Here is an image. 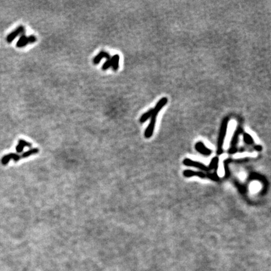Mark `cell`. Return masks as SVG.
Masks as SVG:
<instances>
[{
    "mask_svg": "<svg viewBox=\"0 0 271 271\" xmlns=\"http://www.w3.org/2000/svg\"><path fill=\"white\" fill-rule=\"evenodd\" d=\"M219 158L218 157H215L213 158V160H211L209 166L208 167L209 170L211 169H215L217 170L218 169V165H219Z\"/></svg>",
    "mask_w": 271,
    "mask_h": 271,
    "instance_id": "cell-14",
    "label": "cell"
},
{
    "mask_svg": "<svg viewBox=\"0 0 271 271\" xmlns=\"http://www.w3.org/2000/svg\"><path fill=\"white\" fill-rule=\"evenodd\" d=\"M152 109L149 110L148 111L146 112L145 113H144L142 116H141V117H140V119H139L140 122L141 123H144L147 120H148V119H149L150 117H151V115H152Z\"/></svg>",
    "mask_w": 271,
    "mask_h": 271,
    "instance_id": "cell-13",
    "label": "cell"
},
{
    "mask_svg": "<svg viewBox=\"0 0 271 271\" xmlns=\"http://www.w3.org/2000/svg\"><path fill=\"white\" fill-rule=\"evenodd\" d=\"M25 27L22 25L19 26L18 27L16 28L15 30H13L12 32L10 33L8 35L7 37V42L9 43H11L19 35H21V34L23 35L25 33Z\"/></svg>",
    "mask_w": 271,
    "mask_h": 271,
    "instance_id": "cell-5",
    "label": "cell"
},
{
    "mask_svg": "<svg viewBox=\"0 0 271 271\" xmlns=\"http://www.w3.org/2000/svg\"><path fill=\"white\" fill-rule=\"evenodd\" d=\"M255 149L256 150H257V151H261L262 150V147H261V146H259V145L258 146H256L255 147Z\"/></svg>",
    "mask_w": 271,
    "mask_h": 271,
    "instance_id": "cell-19",
    "label": "cell"
},
{
    "mask_svg": "<svg viewBox=\"0 0 271 271\" xmlns=\"http://www.w3.org/2000/svg\"><path fill=\"white\" fill-rule=\"evenodd\" d=\"M23 149H24V147H23L21 144H18L17 146H16V151L18 153H21L23 151Z\"/></svg>",
    "mask_w": 271,
    "mask_h": 271,
    "instance_id": "cell-18",
    "label": "cell"
},
{
    "mask_svg": "<svg viewBox=\"0 0 271 271\" xmlns=\"http://www.w3.org/2000/svg\"><path fill=\"white\" fill-rule=\"evenodd\" d=\"M195 149L200 153L205 156H209L211 153V150L207 148L202 142H198L195 144Z\"/></svg>",
    "mask_w": 271,
    "mask_h": 271,
    "instance_id": "cell-9",
    "label": "cell"
},
{
    "mask_svg": "<svg viewBox=\"0 0 271 271\" xmlns=\"http://www.w3.org/2000/svg\"><path fill=\"white\" fill-rule=\"evenodd\" d=\"M242 132V129L241 127H238L236 130H235V132L234 133L232 139V142H231V148H230L228 152L230 153V154H233V153L236 152L237 151V145L239 141V135Z\"/></svg>",
    "mask_w": 271,
    "mask_h": 271,
    "instance_id": "cell-4",
    "label": "cell"
},
{
    "mask_svg": "<svg viewBox=\"0 0 271 271\" xmlns=\"http://www.w3.org/2000/svg\"><path fill=\"white\" fill-rule=\"evenodd\" d=\"M30 43V38L29 37H27L25 35L23 34L19 38L18 41L16 43V46L18 48H23V47L26 46L28 44Z\"/></svg>",
    "mask_w": 271,
    "mask_h": 271,
    "instance_id": "cell-10",
    "label": "cell"
},
{
    "mask_svg": "<svg viewBox=\"0 0 271 271\" xmlns=\"http://www.w3.org/2000/svg\"><path fill=\"white\" fill-rule=\"evenodd\" d=\"M119 60L120 57L118 54H115L113 57H111L110 60H111V67L113 68L114 71H117L119 68Z\"/></svg>",
    "mask_w": 271,
    "mask_h": 271,
    "instance_id": "cell-11",
    "label": "cell"
},
{
    "mask_svg": "<svg viewBox=\"0 0 271 271\" xmlns=\"http://www.w3.org/2000/svg\"><path fill=\"white\" fill-rule=\"evenodd\" d=\"M111 66H112V64H111L110 59L107 60L105 61V62L103 64V66L102 67V69L103 70H106L109 69L110 67H111Z\"/></svg>",
    "mask_w": 271,
    "mask_h": 271,
    "instance_id": "cell-17",
    "label": "cell"
},
{
    "mask_svg": "<svg viewBox=\"0 0 271 271\" xmlns=\"http://www.w3.org/2000/svg\"><path fill=\"white\" fill-rule=\"evenodd\" d=\"M183 175L186 177H192V176H198L200 178H205L206 177H208L210 179H211L213 180H215L216 179V175L215 173L213 174H209V175H206L203 172H193V171L191 170H185L183 172Z\"/></svg>",
    "mask_w": 271,
    "mask_h": 271,
    "instance_id": "cell-3",
    "label": "cell"
},
{
    "mask_svg": "<svg viewBox=\"0 0 271 271\" xmlns=\"http://www.w3.org/2000/svg\"><path fill=\"white\" fill-rule=\"evenodd\" d=\"M21 159L20 155L16 154V153H9L8 155H4L1 160V162L3 165H7V164L10 162L11 160H13L15 162H18L20 161Z\"/></svg>",
    "mask_w": 271,
    "mask_h": 271,
    "instance_id": "cell-7",
    "label": "cell"
},
{
    "mask_svg": "<svg viewBox=\"0 0 271 271\" xmlns=\"http://www.w3.org/2000/svg\"><path fill=\"white\" fill-rule=\"evenodd\" d=\"M168 102V99L166 97H163L158 102L154 109H152V115L151 116V120L148 127L146 128L144 132V137L146 138H150L155 130V127L156 122V118L158 113L163 109V108Z\"/></svg>",
    "mask_w": 271,
    "mask_h": 271,
    "instance_id": "cell-1",
    "label": "cell"
},
{
    "mask_svg": "<svg viewBox=\"0 0 271 271\" xmlns=\"http://www.w3.org/2000/svg\"><path fill=\"white\" fill-rule=\"evenodd\" d=\"M183 164L186 166L195 167V168H198V169H201V170L205 171V172H208V171H210L208 168L206 166L205 164H202L201 163L197 162V161H193L191 160H190V159H188V158L184 160Z\"/></svg>",
    "mask_w": 271,
    "mask_h": 271,
    "instance_id": "cell-6",
    "label": "cell"
},
{
    "mask_svg": "<svg viewBox=\"0 0 271 271\" xmlns=\"http://www.w3.org/2000/svg\"><path fill=\"white\" fill-rule=\"evenodd\" d=\"M39 152V149L35 148H31L30 149H29L28 151L23 152L22 155L21 156V158H27L29 156H30L33 155H36L37 153Z\"/></svg>",
    "mask_w": 271,
    "mask_h": 271,
    "instance_id": "cell-12",
    "label": "cell"
},
{
    "mask_svg": "<svg viewBox=\"0 0 271 271\" xmlns=\"http://www.w3.org/2000/svg\"><path fill=\"white\" fill-rule=\"evenodd\" d=\"M229 119L228 117H225L223 120L222 121L220 133L219 136V139H218V146H217V155H220L223 153V145L224 143V139L225 138V136L227 134V127H228V124Z\"/></svg>",
    "mask_w": 271,
    "mask_h": 271,
    "instance_id": "cell-2",
    "label": "cell"
},
{
    "mask_svg": "<svg viewBox=\"0 0 271 271\" xmlns=\"http://www.w3.org/2000/svg\"><path fill=\"white\" fill-rule=\"evenodd\" d=\"M103 58H105L106 60H110L111 58V57H110V55L107 52H105V51L100 52L99 54L94 58V59H93L94 64H95V65L99 64L100 62H101V60Z\"/></svg>",
    "mask_w": 271,
    "mask_h": 271,
    "instance_id": "cell-8",
    "label": "cell"
},
{
    "mask_svg": "<svg viewBox=\"0 0 271 271\" xmlns=\"http://www.w3.org/2000/svg\"><path fill=\"white\" fill-rule=\"evenodd\" d=\"M244 142L246 144H249V145L252 144L253 143H254V139H253L252 137L251 136L250 134H247V133L244 134Z\"/></svg>",
    "mask_w": 271,
    "mask_h": 271,
    "instance_id": "cell-15",
    "label": "cell"
},
{
    "mask_svg": "<svg viewBox=\"0 0 271 271\" xmlns=\"http://www.w3.org/2000/svg\"><path fill=\"white\" fill-rule=\"evenodd\" d=\"M18 143L21 144L23 147H27V148H32V144L28 142V141L24 140V139H19L18 140Z\"/></svg>",
    "mask_w": 271,
    "mask_h": 271,
    "instance_id": "cell-16",
    "label": "cell"
}]
</instances>
